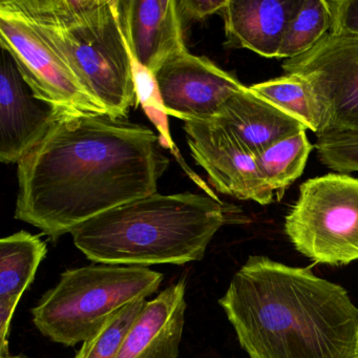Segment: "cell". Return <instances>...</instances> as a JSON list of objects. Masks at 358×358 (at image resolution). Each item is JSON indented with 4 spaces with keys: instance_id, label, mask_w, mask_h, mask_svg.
<instances>
[{
    "instance_id": "6da1fadb",
    "label": "cell",
    "mask_w": 358,
    "mask_h": 358,
    "mask_svg": "<svg viewBox=\"0 0 358 358\" xmlns=\"http://www.w3.org/2000/svg\"><path fill=\"white\" fill-rule=\"evenodd\" d=\"M169 163L150 127L66 110L17 163L14 217L56 242L100 213L157 194Z\"/></svg>"
},
{
    "instance_id": "7a4b0ae2",
    "label": "cell",
    "mask_w": 358,
    "mask_h": 358,
    "mask_svg": "<svg viewBox=\"0 0 358 358\" xmlns=\"http://www.w3.org/2000/svg\"><path fill=\"white\" fill-rule=\"evenodd\" d=\"M219 303L250 358H355L357 307L310 268L251 255Z\"/></svg>"
},
{
    "instance_id": "3957f363",
    "label": "cell",
    "mask_w": 358,
    "mask_h": 358,
    "mask_svg": "<svg viewBox=\"0 0 358 358\" xmlns=\"http://www.w3.org/2000/svg\"><path fill=\"white\" fill-rule=\"evenodd\" d=\"M229 219L217 196L157 192L100 213L71 234L76 248L95 264L183 266L204 259Z\"/></svg>"
},
{
    "instance_id": "277c9868",
    "label": "cell",
    "mask_w": 358,
    "mask_h": 358,
    "mask_svg": "<svg viewBox=\"0 0 358 358\" xmlns=\"http://www.w3.org/2000/svg\"><path fill=\"white\" fill-rule=\"evenodd\" d=\"M47 35L106 114L125 118L139 102L120 0H13Z\"/></svg>"
},
{
    "instance_id": "5b68a950",
    "label": "cell",
    "mask_w": 358,
    "mask_h": 358,
    "mask_svg": "<svg viewBox=\"0 0 358 358\" xmlns=\"http://www.w3.org/2000/svg\"><path fill=\"white\" fill-rule=\"evenodd\" d=\"M163 278L161 272L139 266L66 269L31 309L33 324L49 341L75 347L95 335L117 310L157 292Z\"/></svg>"
},
{
    "instance_id": "8992f818",
    "label": "cell",
    "mask_w": 358,
    "mask_h": 358,
    "mask_svg": "<svg viewBox=\"0 0 358 358\" xmlns=\"http://www.w3.org/2000/svg\"><path fill=\"white\" fill-rule=\"evenodd\" d=\"M294 248L316 264L347 265L358 259V179L339 173L301 184L285 217Z\"/></svg>"
},
{
    "instance_id": "52a82bcc",
    "label": "cell",
    "mask_w": 358,
    "mask_h": 358,
    "mask_svg": "<svg viewBox=\"0 0 358 358\" xmlns=\"http://www.w3.org/2000/svg\"><path fill=\"white\" fill-rule=\"evenodd\" d=\"M0 45L39 97L66 110L106 114L38 24L13 0L0 3Z\"/></svg>"
},
{
    "instance_id": "ba28073f",
    "label": "cell",
    "mask_w": 358,
    "mask_h": 358,
    "mask_svg": "<svg viewBox=\"0 0 358 358\" xmlns=\"http://www.w3.org/2000/svg\"><path fill=\"white\" fill-rule=\"evenodd\" d=\"M286 74L303 77L322 113L316 137L358 129V35L327 33L310 51L284 60Z\"/></svg>"
},
{
    "instance_id": "9c48e42d",
    "label": "cell",
    "mask_w": 358,
    "mask_h": 358,
    "mask_svg": "<svg viewBox=\"0 0 358 358\" xmlns=\"http://www.w3.org/2000/svg\"><path fill=\"white\" fill-rule=\"evenodd\" d=\"M152 78L164 114L184 122L213 120L223 104L245 87L236 75L187 48L167 59Z\"/></svg>"
},
{
    "instance_id": "30bf717a",
    "label": "cell",
    "mask_w": 358,
    "mask_h": 358,
    "mask_svg": "<svg viewBox=\"0 0 358 358\" xmlns=\"http://www.w3.org/2000/svg\"><path fill=\"white\" fill-rule=\"evenodd\" d=\"M184 131L192 158L217 192L263 206L275 200L255 155L234 131L215 119L186 121Z\"/></svg>"
},
{
    "instance_id": "8fae6325",
    "label": "cell",
    "mask_w": 358,
    "mask_h": 358,
    "mask_svg": "<svg viewBox=\"0 0 358 358\" xmlns=\"http://www.w3.org/2000/svg\"><path fill=\"white\" fill-rule=\"evenodd\" d=\"M66 108L39 97L13 56L1 49L0 160L18 163L51 129Z\"/></svg>"
},
{
    "instance_id": "7c38bea8",
    "label": "cell",
    "mask_w": 358,
    "mask_h": 358,
    "mask_svg": "<svg viewBox=\"0 0 358 358\" xmlns=\"http://www.w3.org/2000/svg\"><path fill=\"white\" fill-rule=\"evenodd\" d=\"M123 29L137 66L154 75L185 49L177 0H120Z\"/></svg>"
},
{
    "instance_id": "4fadbf2b",
    "label": "cell",
    "mask_w": 358,
    "mask_h": 358,
    "mask_svg": "<svg viewBox=\"0 0 358 358\" xmlns=\"http://www.w3.org/2000/svg\"><path fill=\"white\" fill-rule=\"evenodd\" d=\"M186 278L161 291L138 316L116 358H178L185 327Z\"/></svg>"
},
{
    "instance_id": "5bb4252c",
    "label": "cell",
    "mask_w": 358,
    "mask_h": 358,
    "mask_svg": "<svg viewBox=\"0 0 358 358\" xmlns=\"http://www.w3.org/2000/svg\"><path fill=\"white\" fill-rule=\"evenodd\" d=\"M301 0H227L221 10L226 45L278 58Z\"/></svg>"
},
{
    "instance_id": "9a60e30c",
    "label": "cell",
    "mask_w": 358,
    "mask_h": 358,
    "mask_svg": "<svg viewBox=\"0 0 358 358\" xmlns=\"http://www.w3.org/2000/svg\"><path fill=\"white\" fill-rule=\"evenodd\" d=\"M215 120L234 131L255 157L308 129L299 119L249 87L229 98Z\"/></svg>"
},
{
    "instance_id": "2e32d148",
    "label": "cell",
    "mask_w": 358,
    "mask_h": 358,
    "mask_svg": "<svg viewBox=\"0 0 358 358\" xmlns=\"http://www.w3.org/2000/svg\"><path fill=\"white\" fill-rule=\"evenodd\" d=\"M47 255V243L26 230L0 241V352L10 351L14 312Z\"/></svg>"
},
{
    "instance_id": "e0dca14e",
    "label": "cell",
    "mask_w": 358,
    "mask_h": 358,
    "mask_svg": "<svg viewBox=\"0 0 358 358\" xmlns=\"http://www.w3.org/2000/svg\"><path fill=\"white\" fill-rule=\"evenodd\" d=\"M313 148L306 131H301L255 156L262 175L278 200L303 175Z\"/></svg>"
},
{
    "instance_id": "ac0fdd59",
    "label": "cell",
    "mask_w": 358,
    "mask_h": 358,
    "mask_svg": "<svg viewBox=\"0 0 358 358\" xmlns=\"http://www.w3.org/2000/svg\"><path fill=\"white\" fill-rule=\"evenodd\" d=\"M251 90L303 123L316 136L322 127L320 104L311 85L296 74H286L250 85Z\"/></svg>"
},
{
    "instance_id": "d6986e66",
    "label": "cell",
    "mask_w": 358,
    "mask_h": 358,
    "mask_svg": "<svg viewBox=\"0 0 358 358\" xmlns=\"http://www.w3.org/2000/svg\"><path fill=\"white\" fill-rule=\"evenodd\" d=\"M331 17L326 0H301L291 20L278 59H292L310 51L330 31Z\"/></svg>"
},
{
    "instance_id": "ffe728a7",
    "label": "cell",
    "mask_w": 358,
    "mask_h": 358,
    "mask_svg": "<svg viewBox=\"0 0 358 358\" xmlns=\"http://www.w3.org/2000/svg\"><path fill=\"white\" fill-rule=\"evenodd\" d=\"M146 303V299H138L117 310L95 335L83 343L73 358H116L129 329Z\"/></svg>"
},
{
    "instance_id": "44dd1931",
    "label": "cell",
    "mask_w": 358,
    "mask_h": 358,
    "mask_svg": "<svg viewBox=\"0 0 358 358\" xmlns=\"http://www.w3.org/2000/svg\"><path fill=\"white\" fill-rule=\"evenodd\" d=\"M322 164L339 173L358 171V129L331 131L317 137L315 143Z\"/></svg>"
},
{
    "instance_id": "7402d4cb",
    "label": "cell",
    "mask_w": 358,
    "mask_h": 358,
    "mask_svg": "<svg viewBox=\"0 0 358 358\" xmlns=\"http://www.w3.org/2000/svg\"><path fill=\"white\" fill-rule=\"evenodd\" d=\"M331 17L329 32L358 35V0H326Z\"/></svg>"
},
{
    "instance_id": "603a6c76",
    "label": "cell",
    "mask_w": 358,
    "mask_h": 358,
    "mask_svg": "<svg viewBox=\"0 0 358 358\" xmlns=\"http://www.w3.org/2000/svg\"><path fill=\"white\" fill-rule=\"evenodd\" d=\"M227 0H179L180 15L184 28L192 22L206 20L209 16L220 13Z\"/></svg>"
},
{
    "instance_id": "cb8c5ba5",
    "label": "cell",
    "mask_w": 358,
    "mask_h": 358,
    "mask_svg": "<svg viewBox=\"0 0 358 358\" xmlns=\"http://www.w3.org/2000/svg\"><path fill=\"white\" fill-rule=\"evenodd\" d=\"M0 358H28L24 354H12L11 351L0 352Z\"/></svg>"
},
{
    "instance_id": "d4e9b609",
    "label": "cell",
    "mask_w": 358,
    "mask_h": 358,
    "mask_svg": "<svg viewBox=\"0 0 358 358\" xmlns=\"http://www.w3.org/2000/svg\"><path fill=\"white\" fill-rule=\"evenodd\" d=\"M355 358H358V345H357V350H356Z\"/></svg>"
}]
</instances>
